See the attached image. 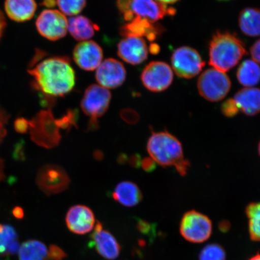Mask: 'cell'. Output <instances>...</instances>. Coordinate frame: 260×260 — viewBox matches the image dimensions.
Segmentation results:
<instances>
[{
	"instance_id": "6da1fadb",
	"label": "cell",
	"mask_w": 260,
	"mask_h": 260,
	"mask_svg": "<svg viewBox=\"0 0 260 260\" xmlns=\"http://www.w3.org/2000/svg\"><path fill=\"white\" fill-rule=\"evenodd\" d=\"M34 88L49 99L69 94L76 85V76L69 58L54 56L34 63L28 70Z\"/></svg>"
},
{
	"instance_id": "7a4b0ae2",
	"label": "cell",
	"mask_w": 260,
	"mask_h": 260,
	"mask_svg": "<svg viewBox=\"0 0 260 260\" xmlns=\"http://www.w3.org/2000/svg\"><path fill=\"white\" fill-rule=\"evenodd\" d=\"M147 151L156 164L162 167H174L182 176L187 173L190 162L184 158L183 146L170 132H153L147 142Z\"/></svg>"
},
{
	"instance_id": "3957f363",
	"label": "cell",
	"mask_w": 260,
	"mask_h": 260,
	"mask_svg": "<svg viewBox=\"0 0 260 260\" xmlns=\"http://www.w3.org/2000/svg\"><path fill=\"white\" fill-rule=\"evenodd\" d=\"M245 54V44L235 34L217 31L210 42V64L223 73L235 67Z\"/></svg>"
},
{
	"instance_id": "277c9868",
	"label": "cell",
	"mask_w": 260,
	"mask_h": 260,
	"mask_svg": "<svg viewBox=\"0 0 260 260\" xmlns=\"http://www.w3.org/2000/svg\"><path fill=\"white\" fill-rule=\"evenodd\" d=\"M116 7L126 22L138 17L155 22L176 13L173 8L157 0H117Z\"/></svg>"
},
{
	"instance_id": "5b68a950",
	"label": "cell",
	"mask_w": 260,
	"mask_h": 260,
	"mask_svg": "<svg viewBox=\"0 0 260 260\" xmlns=\"http://www.w3.org/2000/svg\"><path fill=\"white\" fill-rule=\"evenodd\" d=\"M112 94L109 89L98 84H92L84 91L81 102V108L90 118L88 129H95L98 119L103 116L108 110L111 102Z\"/></svg>"
},
{
	"instance_id": "8992f818",
	"label": "cell",
	"mask_w": 260,
	"mask_h": 260,
	"mask_svg": "<svg viewBox=\"0 0 260 260\" xmlns=\"http://www.w3.org/2000/svg\"><path fill=\"white\" fill-rule=\"evenodd\" d=\"M232 83L227 75L215 68L205 71L198 81V89L201 96L209 102H217L230 92Z\"/></svg>"
},
{
	"instance_id": "52a82bcc",
	"label": "cell",
	"mask_w": 260,
	"mask_h": 260,
	"mask_svg": "<svg viewBox=\"0 0 260 260\" xmlns=\"http://www.w3.org/2000/svg\"><path fill=\"white\" fill-rule=\"evenodd\" d=\"M31 127L32 139L38 145L52 148L59 144L60 128L51 110L38 113L31 122Z\"/></svg>"
},
{
	"instance_id": "ba28073f",
	"label": "cell",
	"mask_w": 260,
	"mask_h": 260,
	"mask_svg": "<svg viewBox=\"0 0 260 260\" xmlns=\"http://www.w3.org/2000/svg\"><path fill=\"white\" fill-rule=\"evenodd\" d=\"M212 223L209 217L195 210L185 213L180 224V232L187 241L201 243L207 241L212 233Z\"/></svg>"
},
{
	"instance_id": "9c48e42d",
	"label": "cell",
	"mask_w": 260,
	"mask_h": 260,
	"mask_svg": "<svg viewBox=\"0 0 260 260\" xmlns=\"http://www.w3.org/2000/svg\"><path fill=\"white\" fill-rule=\"evenodd\" d=\"M171 64L178 77L188 79L201 73L205 62L196 50L188 47H182L177 48L172 54Z\"/></svg>"
},
{
	"instance_id": "30bf717a",
	"label": "cell",
	"mask_w": 260,
	"mask_h": 260,
	"mask_svg": "<svg viewBox=\"0 0 260 260\" xmlns=\"http://www.w3.org/2000/svg\"><path fill=\"white\" fill-rule=\"evenodd\" d=\"M68 21L60 11L47 9L42 11L36 21V27L42 37L55 41L66 36Z\"/></svg>"
},
{
	"instance_id": "8fae6325",
	"label": "cell",
	"mask_w": 260,
	"mask_h": 260,
	"mask_svg": "<svg viewBox=\"0 0 260 260\" xmlns=\"http://www.w3.org/2000/svg\"><path fill=\"white\" fill-rule=\"evenodd\" d=\"M141 79L146 89L160 92L168 89L173 81V72L170 65L164 61H154L146 65Z\"/></svg>"
},
{
	"instance_id": "7c38bea8",
	"label": "cell",
	"mask_w": 260,
	"mask_h": 260,
	"mask_svg": "<svg viewBox=\"0 0 260 260\" xmlns=\"http://www.w3.org/2000/svg\"><path fill=\"white\" fill-rule=\"evenodd\" d=\"M39 187L48 195L63 192L69 187L71 180L64 169L47 165L41 168L37 177Z\"/></svg>"
},
{
	"instance_id": "4fadbf2b",
	"label": "cell",
	"mask_w": 260,
	"mask_h": 260,
	"mask_svg": "<svg viewBox=\"0 0 260 260\" xmlns=\"http://www.w3.org/2000/svg\"><path fill=\"white\" fill-rule=\"evenodd\" d=\"M126 74L121 61L109 58L102 61L97 68L95 77L101 86L107 89H115L124 83Z\"/></svg>"
},
{
	"instance_id": "5bb4252c",
	"label": "cell",
	"mask_w": 260,
	"mask_h": 260,
	"mask_svg": "<svg viewBox=\"0 0 260 260\" xmlns=\"http://www.w3.org/2000/svg\"><path fill=\"white\" fill-rule=\"evenodd\" d=\"M103 58L102 47L92 41L81 42L73 50L75 62L83 70L91 71L97 69L102 63Z\"/></svg>"
},
{
	"instance_id": "9a60e30c",
	"label": "cell",
	"mask_w": 260,
	"mask_h": 260,
	"mask_svg": "<svg viewBox=\"0 0 260 260\" xmlns=\"http://www.w3.org/2000/svg\"><path fill=\"white\" fill-rule=\"evenodd\" d=\"M90 238L91 246L101 256L109 260L118 257L121 246L111 233L103 229L102 223L99 221L95 223Z\"/></svg>"
},
{
	"instance_id": "2e32d148",
	"label": "cell",
	"mask_w": 260,
	"mask_h": 260,
	"mask_svg": "<svg viewBox=\"0 0 260 260\" xmlns=\"http://www.w3.org/2000/svg\"><path fill=\"white\" fill-rule=\"evenodd\" d=\"M65 220L68 229L71 232L79 235L90 232L96 223L92 210L83 205L71 207L68 211Z\"/></svg>"
},
{
	"instance_id": "e0dca14e",
	"label": "cell",
	"mask_w": 260,
	"mask_h": 260,
	"mask_svg": "<svg viewBox=\"0 0 260 260\" xmlns=\"http://www.w3.org/2000/svg\"><path fill=\"white\" fill-rule=\"evenodd\" d=\"M117 53L125 62L136 65L144 62L147 58L148 48L144 38L124 37L117 46Z\"/></svg>"
},
{
	"instance_id": "ac0fdd59",
	"label": "cell",
	"mask_w": 260,
	"mask_h": 260,
	"mask_svg": "<svg viewBox=\"0 0 260 260\" xmlns=\"http://www.w3.org/2000/svg\"><path fill=\"white\" fill-rule=\"evenodd\" d=\"M164 31V28L161 25L138 17L133 18L121 28V35L123 38L145 37L149 41L155 40Z\"/></svg>"
},
{
	"instance_id": "d6986e66",
	"label": "cell",
	"mask_w": 260,
	"mask_h": 260,
	"mask_svg": "<svg viewBox=\"0 0 260 260\" xmlns=\"http://www.w3.org/2000/svg\"><path fill=\"white\" fill-rule=\"evenodd\" d=\"M5 9L6 14L12 20L25 22L34 17L37 4L35 0H6Z\"/></svg>"
},
{
	"instance_id": "ffe728a7",
	"label": "cell",
	"mask_w": 260,
	"mask_h": 260,
	"mask_svg": "<svg viewBox=\"0 0 260 260\" xmlns=\"http://www.w3.org/2000/svg\"><path fill=\"white\" fill-rule=\"evenodd\" d=\"M233 99L245 115L252 116L260 113L259 89L245 87L239 90Z\"/></svg>"
},
{
	"instance_id": "44dd1931",
	"label": "cell",
	"mask_w": 260,
	"mask_h": 260,
	"mask_svg": "<svg viewBox=\"0 0 260 260\" xmlns=\"http://www.w3.org/2000/svg\"><path fill=\"white\" fill-rule=\"evenodd\" d=\"M112 197L116 202L127 207L137 206L143 199V194L138 185L132 181L121 182L113 191Z\"/></svg>"
},
{
	"instance_id": "7402d4cb",
	"label": "cell",
	"mask_w": 260,
	"mask_h": 260,
	"mask_svg": "<svg viewBox=\"0 0 260 260\" xmlns=\"http://www.w3.org/2000/svg\"><path fill=\"white\" fill-rule=\"evenodd\" d=\"M99 28L90 19L83 15L70 18L68 30L72 37L79 41H86L92 38Z\"/></svg>"
},
{
	"instance_id": "603a6c76",
	"label": "cell",
	"mask_w": 260,
	"mask_h": 260,
	"mask_svg": "<svg viewBox=\"0 0 260 260\" xmlns=\"http://www.w3.org/2000/svg\"><path fill=\"white\" fill-rule=\"evenodd\" d=\"M240 30L249 37L260 36V9L248 8L240 12L239 17Z\"/></svg>"
},
{
	"instance_id": "cb8c5ba5",
	"label": "cell",
	"mask_w": 260,
	"mask_h": 260,
	"mask_svg": "<svg viewBox=\"0 0 260 260\" xmlns=\"http://www.w3.org/2000/svg\"><path fill=\"white\" fill-rule=\"evenodd\" d=\"M237 78L243 86H255L260 81V67L258 64L253 60L244 61L237 70Z\"/></svg>"
},
{
	"instance_id": "d4e9b609",
	"label": "cell",
	"mask_w": 260,
	"mask_h": 260,
	"mask_svg": "<svg viewBox=\"0 0 260 260\" xmlns=\"http://www.w3.org/2000/svg\"><path fill=\"white\" fill-rule=\"evenodd\" d=\"M19 260H50L43 243L31 240L22 243L19 250Z\"/></svg>"
},
{
	"instance_id": "484cf974",
	"label": "cell",
	"mask_w": 260,
	"mask_h": 260,
	"mask_svg": "<svg viewBox=\"0 0 260 260\" xmlns=\"http://www.w3.org/2000/svg\"><path fill=\"white\" fill-rule=\"evenodd\" d=\"M250 238L260 241V202L250 203L246 208Z\"/></svg>"
},
{
	"instance_id": "4316f807",
	"label": "cell",
	"mask_w": 260,
	"mask_h": 260,
	"mask_svg": "<svg viewBox=\"0 0 260 260\" xmlns=\"http://www.w3.org/2000/svg\"><path fill=\"white\" fill-rule=\"evenodd\" d=\"M57 5L63 14L76 16L86 6V0H56Z\"/></svg>"
},
{
	"instance_id": "83f0119b",
	"label": "cell",
	"mask_w": 260,
	"mask_h": 260,
	"mask_svg": "<svg viewBox=\"0 0 260 260\" xmlns=\"http://www.w3.org/2000/svg\"><path fill=\"white\" fill-rule=\"evenodd\" d=\"M226 252L222 246L211 243L204 247L199 253L200 260H226Z\"/></svg>"
},
{
	"instance_id": "f1b7e54d",
	"label": "cell",
	"mask_w": 260,
	"mask_h": 260,
	"mask_svg": "<svg viewBox=\"0 0 260 260\" xmlns=\"http://www.w3.org/2000/svg\"><path fill=\"white\" fill-rule=\"evenodd\" d=\"M79 112L77 110H68L66 114L57 119L60 128L70 131L73 126L77 127Z\"/></svg>"
},
{
	"instance_id": "f546056e",
	"label": "cell",
	"mask_w": 260,
	"mask_h": 260,
	"mask_svg": "<svg viewBox=\"0 0 260 260\" xmlns=\"http://www.w3.org/2000/svg\"><path fill=\"white\" fill-rule=\"evenodd\" d=\"M18 240V234L15 229L8 224L0 223V240L8 246L10 243Z\"/></svg>"
},
{
	"instance_id": "4dcf8cb0",
	"label": "cell",
	"mask_w": 260,
	"mask_h": 260,
	"mask_svg": "<svg viewBox=\"0 0 260 260\" xmlns=\"http://www.w3.org/2000/svg\"><path fill=\"white\" fill-rule=\"evenodd\" d=\"M221 111L223 115L228 118H233L237 115L240 110L235 100L230 99L223 103L222 107H221Z\"/></svg>"
},
{
	"instance_id": "1f68e13d",
	"label": "cell",
	"mask_w": 260,
	"mask_h": 260,
	"mask_svg": "<svg viewBox=\"0 0 260 260\" xmlns=\"http://www.w3.org/2000/svg\"><path fill=\"white\" fill-rule=\"evenodd\" d=\"M48 256L50 260H63L67 255L59 247L51 245L48 249Z\"/></svg>"
},
{
	"instance_id": "d6a6232c",
	"label": "cell",
	"mask_w": 260,
	"mask_h": 260,
	"mask_svg": "<svg viewBox=\"0 0 260 260\" xmlns=\"http://www.w3.org/2000/svg\"><path fill=\"white\" fill-rule=\"evenodd\" d=\"M121 118L128 123L134 124L139 120V116L134 110L125 109L121 112Z\"/></svg>"
},
{
	"instance_id": "836d02e7",
	"label": "cell",
	"mask_w": 260,
	"mask_h": 260,
	"mask_svg": "<svg viewBox=\"0 0 260 260\" xmlns=\"http://www.w3.org/2000/svg\"><path fill=\"white\" fill-rule=\"evenodd\" d=\"M156 164H157L151 157H148L142 160L141 166L146 172H151L156 168Z\"/></svg>"
},
{
	"instance_id": "e575fe53",
	"label": "cell",
	"mask_w": 260,
	"mask_h": 260,
	"mask_svg": "<svg viewBox=\"0 0 260 260\" xmlns=\"http://www.w3.org/2000/svg\"><path fill=\"white\" fill-rule=\"evenodd\" d=\"M251 54L253 60L260 64V40L256 41L251 48Z\"/></svg>"
},
{
	"instance_id": "d590c367",
	"label": "cell",
	"mask_w": 260,
	"mask_h": 260,
	"mask_svg": "<svg viewBox=\"0 0 260 260\" xmlns=\"http://www.w3.org/2000/svg\"><path fill=\"white\" fill-rule=\"evenodd\" d=\"M17 121L16 122V128L17 131L22 133L27 131L29 122L24 119H18Z\"/></svg>"
},
{
	"instance_id": "8d00e7d4",
	"label": "cell",
	"mask_w": 260,
	"mask_h": 260,
	"mask_svg": "<svg viewBox=\"0 0 260 260\" xmlns=\"http://www.w3.org/2000/svg\"><path fill=\"white\" fill-rule=\"evenodd\" d=\"M142 159L139 154H135L129 158V164L132 167L139 168L141 167Z\"/></svg>"
},
{
	"instance_id": "74e56055",
	"label": "cell",
	"mask_w": 260,
	"mask_h": 260,
	"mask_svg": "<svg viewBox=\"0 0 260 260\" xmlns=\"http://www.w3.org/2000/svg\"><path fill=\"white\" fill-rule=\"evenodd\" d=\"M0 260H10L8 253V246L0 240Z\"/></svg>"
},
{
	"instance_id": "f35d334b",
	"label": "cell",
	"mask_w": 260,
	"mask_h": 260,
	"mask_svg": "<svg viewBox=\"0 0 260 260\" xmlns=\"http://www.w3.org/2000/svg\"><path fill=\"white\" fill-rule=\"evenodd\" d=\"M6 25V22L4 14H3V13L1 10H0V40H1L3 34H4Z\"/></svg>"
},
{
	"instance_id": "ab89813d",
	"label": "cell",
	"mask_w": 260,
	"mask_h": 260,
	"mask_svg": "<svg viewBox=\"0 0 260 260\" xmlns=\"http://www.w3.org/2000/svg\"><path fill=\"white\" fill-rule=\"evenodd\" d=\"M13 214L17 219H22L24 217V211L19 207L15 208L13 211Z\"/></svg>"
},
{
	"instance_id": "60d3db41",
	"label": "cell",
	"mask_w": 260,
	"mask_h": 260,
	"mask_svg": "<svg viewBox=\"0 0 260 260\" xmlns=\"http://www.w3.org/2000/svg\"><path fill=\"white\" fill-rule=\"evenodd\" d=\"M56 4V0H44L43 1V5L48 8H53Z\"/></svg>"
},
{
	"instance_id": "b9f144b4",
	"label": "cell",
	"mask_w": 260,
	"mask_h": 260,
	"mask_svg": "<svg viewBox=\"0 0 260 260\" xmlns=\"http://www.w3.org/2000/svg\"><path fill=\"white\" fill-rule=\"evenodd\" d=\"M158 2L162 3V4L168 5L174 4L179 1V0H157Z\"/></svg>"
},
{
	"instance_id": "7bdbcfd3",
	"label": "cell",
	"mask_w": 260,
	"mask_h": 260,
	"mask_svg": "<svg viewBox=\"0 0 260 260\" xmlns=\"http://www.w3.org/2000/svg\"><path fill=\"white\" fill-rule=\"evenodd\" d=\"M150 51L152 53H157L159 51V47L158 45H152L150 47Z\"/></svg>"
},
{
	"instance_id": "ee69618b",
	"label": "cell",
	"mask_w": 260,
	"mask_h": 260,
	"mask_svg": "<svg viewBox=\"0 0 260 260\" xmlns=\"http://www.w3.org/2000/svg\"><path fill=\"white\" fill-rule=\"evenodd\" d=\"M249 260H260V253H256V254L252 256Z\"/></svg>"
},
{
	"instance_id": "f6af8a7d",
	"label": "cell",
	"mask_w": 260,
	"mask_h": 260,
	"mask_svg": "<svg viewBox=\"0 0 260 260\" xmlns=\"http://www.w3.org/2000/svg\"><path fill=\"white\" fill-rule=\"evenodd\" d=\"M258 154L260 156V141L259 142L258 146Z\"/></svg>"
},
{
	"instance_id": "bcb514c9",
	"label": "cell",
	"mask_w": 260,
	"mask_h": 260,
	"mask_svg": "<svg viewBox=\"0 0 260 260\" xmlns=\"http://www.w3.org/2000/svg\"><path fill=\"white\" fill-rule=\"evenodd\" d=\"M220 1H228V0H220Z\"/></svg>"
}]
</instances>
